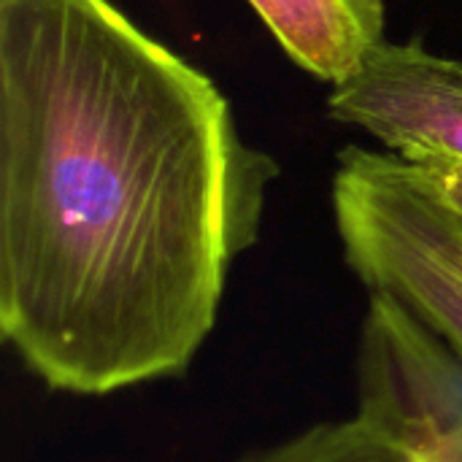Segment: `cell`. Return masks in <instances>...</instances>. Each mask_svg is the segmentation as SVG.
<instances>
[{"label":"cell","instance_id":"52a82bcc","mask_svg":"<svg viewBox=\"0 0 462 462\" xmlns=\"http://www.w3.org/2000/svg\"><path fill=\"white\" fill-rule=\"evenodd\" d=\"M436 176L447 203L462 217V168H425Z\"/></svg>","mask_w":462,"mask_h":462},{"label":"cell","instance_id":"6da1fadb","mask_svg":"<svg viewBox=\"0 0 462 462\" xmlns=\"http://www.w3.org/2000/svg\"><path fill=\"white\" fill-rule=\"evenodd\" d=\"M279 165L114 0H0V333L49 390L189 371Z\"/></svg>","mask_w":462,"mask_h":462},{"label":"cell","instance_id":"5b68a950","mask_svg":"<svg viewBox=\"0 0 462 462\" xmlns=\"http://www.w3.org/2000/svg\"><path fill=\"white\" fill-rule=\"evenodd\" d=\"M290 60L336 84L384 41L382 0H246Z\"/></svg>","mask_w":462,"mask_h":462},{"label":"cell","instance_id":"3957f363","mask_svg":"<svg viewBox=\"0 0 462 462\" xmlns=\"http://www.w3.org/2000/svg\"><path fill=\"white\" fill-rule=\"evenodd\" d=\"M411 462H462V363L401 303L371 295L357 349V411Z\"/></svg>","mask_w":462,"mask_h":462},{"label":"cell","instance_id":"8992f818","mask_svg":"<svg viewBox=\"0 0 462 462\" xmlns=\"http://www.w3.org/2000/svg\"><path fill=\"white\" fill-rule=\"evenodd\" d=\"M238 462H411L409 455L360 414L317 422L290 439L254 449Z\"/></svg>","mask_w":462,"mask_h":462},{"label":"cell","instance_id":"7a4b0ae2","mask_svg":"<svg viewBox=\"0 0 462 462\" xmlns=\"http://www.w3.org/2000/svg\"><path fill=\"white\" fill-rule=\"evenodd\" d=\"M333 217L368 295L401 303L462 363V217L436 176L390 152L346 146Z\"/></svg>","mask_w":462,"mask_h":462},{"label":"cell","instance_id":"277c9868","mask_svg":"<svg viewBox=\"0 0 462 462\" xmlns=\"http://www.w3.org/2000/svg\"><path fill=\"white\" fill-rule=\"evenodd\" d=\"M328 114L420 168H462V62L422 43L379 41L330 84Z\"/></svg>","mask_w":462,"mask_h":462}]
</instances>
